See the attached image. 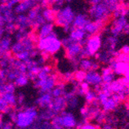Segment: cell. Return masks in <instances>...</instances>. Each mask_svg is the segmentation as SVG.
I'll return each mask as SVG.
<instances>
[{
  "label": "cell",
  "mask_w": 129,
  "mask_h": 129,
  "mask_svg": "<svg viewBox=\"0 0 129 129\" xmlns=\"http://www.w3.org/2000/svg\"><path fill=\"white\" fill-rule=\"evenodd\" d=\"M61 47V40L57 37L55 31L47 37L39 39L37 41V48L42 52L44 59L49 55L58 53Z\"/></svg>",
  "instance_id": "cell-1"
},
{
  "label": "cell",
  "mask_w": 129,
  "mask_h": 129,
  "mask_svg": "<svg viewBox=\"0 0 129 129\" xmlns=\"http://www.w3.org/2000/svg\"><path fill=\"white\" fill-rule=\"evenodd\" d=\"M38 117V111L36 107H27L17 112L14 123L18 129H28L33 125Z\"/></svg>",
  "instance_id": "cell-2"
},
{
  "label": "cell",
  "mask_w": 129,
  "mask_h": 129,
  "mask_svg": "<svg viewBox=\"0 0 129 129\" xmlns=\"http://www.w3.org/2000/svg\"><path fill=\"white\" fill-rule=\"evenodd\" d=\"M75 13L70 6L61 7L57 11L54 24L57 26L63 28L66 32H69L75 17Z\"/></svg>",
  "instance_id": "cell-3"
},
{
  "label": "cell",
  "mask_w": 129,
  "mask_h": 129,
  "mask_svg": "<svg viewBox=\"0 0 129 129\" xmlns=\"http://www.w3.org/2000/svg\"><path fill=\"white\" fill-rule=\"evenodd\" d=\"M102 46V39L99 35L89 36L83 46V50L80 54V59L88 58L89 57L94 56Z\"/></svg>",
  "instance_id": "cell-4"
},
{
  "label": "cell",
  "mask_w": 129,
  "mask_h": 129,
  "mask_svg": "<svg viewBox=\"0 0 129 129\" xmlns=\"http://www.w3.org/2000/svg\"><path fill=\"white\" fill-rule=\"evenodd\" d=\"M62 47L64 48V52L68 58L74 62H77L80 58V54L83 48V45L80 43H76L70 40L69 37L61 40Z\"/></svg>",
  "instance_id": "cell-5"
},
{
  "label": "cell",
  "mask_w": 129,
  "mask_h": 129,
  "mask_svg": "<svg viewBox=\"0 0 129 129\" xmlns=\"http://www.w3.org/2000/svg\"><path fill=\"white\" fill-rule=\"evenodd\" d=\"M91 6L89 10V14L94 21H102L106 22L108 19L110 11H109L106 1H91Z\"/></svg>",
  "instance_id": "cell-6"
},
{
  "label": "cell",
  "mask_w": 129,
  "mask_h": 129,
  "mask_svg": "<svg viewBox=\"0 0 129 129\" xmlns=\"http://www.w3.org/2000/svg\"><path fill=\"white\" fill-rule=\"evenodd\" d=\"M51 124L53 125L60 126L64 129H73L76 127L77 122L73 113L64 110L56 115L51 120Z\"/></svg>",
  "instance_id": "cell-7"
},
{
  "label": "cell",
  "mask_w": 129,
  "mask_h": 129,
  "mask_svg": "<svg viewBox=\"0 0 129 129\" xmlns=\"http://www.w3.org/2000/svg\"><path fill=\"white\" fill-rule=\"evenodd\" d=\"M35 48V42L28 36L21 40L16 41L12 44L10 51L14 55L23 52V51H33Z\"/></svg>",
  "instance_id": "cell-8"
},
{
  "label": "cell",
  "mask_w": 129,
  "mask_h": 129,
  "mask_svg": "<svg viewBox=\"0 0 129 129\" xmlns=\"http://www.w3.org/2000/svg\"><path fill=\"white\" fill-rule=\"evenodd\" d=\"M57 81V76L54 74H51L45 80H36L35 81V87L40 89V93H50L52 89L56 86Z\"/></svg>",
  "instance_id": "cell-9"
},
{
  "label": "cell",
  "mask_w": 129,
  "mask_h": 129,
  "mask_svg": "<svg viewBox=\"0 0 129 129\" xmlns=\"http://www.w3.org/2000/svg\"><path fill=\"white\" fill-rule=\"evenodd\" d=\"M38 5L36 1H31V0H24V1H19L17 5L14 7V12L18 14H24V13H28L31 9H32Z\"/></svg>",
  "instance_id": "cell-10"
},
{
  "label": "cell",
  "mask_w": 129,
  "mask_h": 129,
  "mask_svg": "<svg viewBox=\"0 0 129 129\" xmlns=\"http://www.w3.org/2000/svg\"><path fill=\"white\" fill-rule=\"evenodd\" d=\"M109 68H111L113 73L117 75H125L129 69V64L125 62L117 61L115 58L109 61Z\"/></svg>",
  "instance_id": "cell-11"
},
{
  "label": "cell",
  "mask_w": 129,
  "mask_h": 129,
  "mask_svg": "<svg viewBox=\"0 0 129 129\" xmlns=\"http://www.w3.org/2000/svg\"><path fill=\"white\" fill-rule=\"evenodd\" d=\"M69 33V38L70 40H72L73 41L76 43H80L84 46L86 39L87 38V33L85 32L84 29L72 28Z\"/></svg>",
  "instance_id": "cell-12"
},
{
  "label": "cell",
  "mask_w": 129,
  "mask_h": 129,
  "mask_svg": "<svg viewBox=\"0 0 129 129\" xmlns=\"http://www.w3.org/2000/svg\"><path fill=\"white\" fill-rule=\"evenodd\" d=\"M105 24L104 21H90L84 27V31L89 36H94V35H98V32L103 28Z\"/></svg>",
  "instance_id": "cell-13"
},
{
  "label": "cell",
  "mask_w": 129,
  "mask_h": 129,
  "mask_svg": "<svg viewBox=\"0 0 129 129\" xmlns=\"http://www.w3.org/2000/svg\"><path fill=\"white\" fill-rule=\"evenodd\" d=\"M84 81L90 86H99L102 83V76L97 71H89L86 73V76Z\"/></svg>",
  "instance_id": "cell-14"
},
{
  "label": "cell",
  "mask_w": 129,
  "mask_h": 129,
  "mask_svg": "<svg viewBox=\"0 0 129 129\" xmlns=\"http://www.w3.org/2000/svg\"><path fill=\"white\" fill-rule=\"evenodd\" d=\"M127 24V22L124 17H120L115 19V21H113V25H112V28H111V32L113 34V36L117 37L120 33H122L124 28L125 27V25Z\"/></svg>",
  "instance_id": "cell-15"
},
{
  "label": "cell",
  "mask_w": 129,
  "mask_h": 129,
  "mask_svg": "<svg viewBox=\"0 0 129 129\" xmlns=\"http://www.w3.org/2000/svg\"><path fill=\"white\" fill-rule=\"evenodd\" d=\"M66 100L64 99V97H60V98L53 99V101L51 102V105L50 106V109L52 110L56 115L64 111V109L66 108Z\"/></svg>",
  "instance_id": "cell-16"
},
{
  "label": "cell",
  "mask_w": 129,
  "mask_h": 129,
  "mask_svg": "<svg viewBox=\"0 0 129 129\" xmlns=\"http://www.w3.org/2000/svg\"><path fill=\"white\" fill-rule=\"evenodd\" d=\"M14 24L19 30H26L31 27V21L28 19L27 15L18 14L15 17Z\"/></svg>",
  "instance_id": "cell-17"
},
{
  "label": "cell",
  "mask_w": 129,
  "mask_h": 129,
  "mask_svg": "<svg viewBox=\"0 0 129 129\" xmlns=\"http://www.w3.org/2000/svg\"><path fill=\"white\" fill-rule=\"evenodd\" d=\"M54 32V23H44L38 29V37L39 39H43L50 36Z\"/></svg>",
  "instance_id": "cell-18"
},
{
  "label": "cell",
  "mask_w": 129,
  "mask_h": 129,
  "mask_svg": "<svg viewBox=\"0 0 129 129\" xmlns=\"http://www.w3.org/2000/svg\"><path fill=\"white\" fill-rule=\"evenodd\" d=\"M12 44V39L9 35L3 36L0 40V57L4 56L10 53Z\"/></svg>",
  "instance_id": "cell-19"
},
{
  "label": "cell",
  "mask_w": 129,
  "mask_h": 129,
  "mask_svg": "<svg viewBox=\"0 0 129 129\" xmlns=\"http://www.w3.org/2000/svg\"><path fill=\"white\" fill-rule=\"evenodd\" d=\"M90 21V19L86 14H78L75 15L74 20L72 24V28H81L83 29L86 24Z\"/></svg>",
  "instance_id": "cell-20"
},
{
  "label": "cell",
  "mask_w": 129,
  "mask_h": 129,
  "mask_svg": "<svg viewBox=\"0 0 129 129\" xmlns=\"http://www.w3.org/2000/svg\"><path fill=\"white\" fill-rule=\"evenodd\" d=\"M52 101H53V97L51 96L50 93H43L37 99L36 103L40 107L47 109L50 108Z\"/></svg>",
  "instance_id": "cell-21"
},
{
  "label": "cell",
  "mask_w": 129,
  "mask_h": 129,
  "mask_svg": "<svg viewBox=\"0 0 129 129\" xmlns=\"http://www.w3.org/2000/svg\"><path fill=\"white\" fill-rule=\"evenodd\" d=\"M57 10H55L54 8L47 7L43 8L41 11V15L43 17L44 21L47 23H54L56 18Z\"/></svg>",
  "instance_id": "cell-22"
},
{
  "label": "cell",
  "mask_w": 129,
  "mask_h": 129,
  "mask_svg": "<svg viewBox=\"0 0 129 129\" xmlns=\"http://www.w3.org/2000/svg\"><path fill=\"white\" fill-rule=\"evenodd\" d=\"M94 62V61H91L89 58H82L79 61V67L80 70H83L84 72L87 73L89 71L92 70Z\"/></svg>",
  "instance_id": "cell-23"
},
{
  "label": "cell",
  "mask_w": 129,
  "mask_h": 129,
  "mask_svg": "<svg viewBox=\"0 0 129 129\" xmlns=\"http://www.w3.org/2000/svg\"><path fill=\"white\" fill-rule=\"evenodd\" d=\"M0 97L3 99L6 102L8 103V105L11 106L12 108L17 104V97L14 94V93H3L0 94Z\"/></svg>",
  "instance_id": "cell-24"
},
{
  "label": "cell",
  "mask_w": 129,
  "mask_h": 129,
  "mask_svg": "<svg viewBox=\"0 0 129 129\" xmlns=\"http://www.w3.org/2000/svg\"><path fill=\"white\" fill-rule=\"evenodd\" d=\"M117 105L118 104L113 99L112 97H109V98L108 99V100L102 105L103 111H104L105 113H107V112H109V111H113L116 108H117Z\"/></svg>",
  "instance_id": "cell-25"
},
{
  "label": "cell",
  "mask_w": 129,
  "mask_h": 129,
  "mask_svg": "<svg viewBox=\"0 0 129 129\" xmlns=\"http://www.w3.org/2000/svg\"><path fill=\"white\" fill-rule=\"evenodd\" d=\"M50 93L51 96L53 97V99L63 97L64 93H66V91H64V86L63 84H58L57 86H55Z\"/></svg>",
  "instance_id": "cell-26"
},
{
  "label": "cell",
  "mask_w": 129,
  "mask_h": 129,
  "mask_svg": "<svg viewBox=\"0 0 129 129\" xmlns=\"http://www.w3.org/2000/svg\"><path fill=\"white\" fill-rule=\"evenodd\" d=\"M51 71H52V69H51L50 66H44L43 67H41V69L40 71V73L37 75V79L36 80H45L47 79L48 76H50L51 74Z\"/></svg>",
  "instance_id": "cell-27"
},
{
  "label": "cell",
  "mask_w": 129,
  "mask_h": 129,
  "mask_svg": "<svg viewBox=\"0 0 129 129\" xmlns=\"http://www.w3.org/2000/svg\"><path fill=\"white\" fill-rule=\"evenodd\" d=\"M28 81L29 79L27 74H20L14 82V85L17 87H24L28 84Z\"/></svg>",
  "instance_id": "cell-28"
},
{
  "label": "cell",
  "mask_w": 129,
  "mask_h": 129,
  "mask_svg": "<svg viewBox=\"0 0 129 129\" xmlns=\"http://www.w3.org/2000/svg\"><path fill=\"white\" fill-rule=\"evenodd\" d=\"M40 14H41V6H39V4H38L28 12L27 17H28V19L31 21H34Z\"/></svg>",
  "instance_id": "cell-29"
},
{
  "label": "cell",
  "mask_w": 129,
  "mask_h": 129,
  "mask_svg": "<svg viewBox=\"0 0 129 129\" xmlns=\"http://www.w3.org/2000/svg\"><path fill=\"white\" fill-rule=\"evenodd\" d=\"M12 111V107L8 105L3 99L0 97V113H9Z\"/></svg>",
  "instance_id": "cell-30"
},
{
  "label": "cell",
  "mask_w": 129,
  "mask_h": 129,
  "mask_svg": "<svg viewBox=\"0 0 129 129\" xmlns=\"http://www.w3.org/2000/svg\"><path fill=\"white\" fill-rule=\"evenodd\" d=\"M15 87L16 86L14 85V83H13L11 82H10L8 83H4L3 85L0 94H3V93H14Z\"/></svg>",
  "instance_id": "cell-31"
},
{
  "label": "cell",
  "mask_w": 129,
  "mask_h": 129,
  "mask_svg": "<svg viewBox=\"0 0 129 129\" xmlns=\"http://www.w3.org/2000/svg\"><path fill=\"white\" fill-rule=\"evenodd\" d=\"M85 76H86V72L83 70H78L73 74V79L75 81H76L77 83H82L85 80Z\"/></svg>",
  "instance_id": "cell-32"
},
{
  "label": "cell",
  "mask_w": 129,
  "mask_h": 129,
  "mask_svg": "<svg viewBox=\"0 0 129 129\" xmlns=\"http://www.w3.org/2000/svg\"><path fill=\"white\" fill-rule=\"evenodd\" d=\"M85 100L88 104H91V103L97 99V93L91 90H89L87 92L84 94Z\"/></svg>",
  "instance_id": "cell-33"
},
{
  "label": "cell",
  "mask_w": 129,
  "mask_h": 129,
  "mask_svg": "<svg viewBox=\"0 0 129 129\" xmlns=\"http://www.w3.org/2000/svg\"><path fill=\"white\" fill-rule=\"evenodd\" d=\"M78 103H79V100L76 95L66 100L67 106L71 109H75L77 106H78Z\"/></svg>",
  "instance_id": "cell-34"
},
{
  "label": "cell",
  "mask_w": 129,
  "mask_h": 129,
  "mask_svg": "<svg viewBox=\"0 0 129 129\" xmlns=\"http://www.w3.org/2000/svg\"><path fill=\"white\" fill-rule=\"evenodd\" d=\"M117 37H114V36H110L107 39V44H108V47L110 49V50H114L116 46H117Z\"/></svg>",
  "instance_id": "cell-35"
},
{
  "label": "cell",
  "mask_w": 129,
  "mask_h": 129,
  "mask_svg": "<svg viewBox=\"0 0 129 129\" xmlns=\"http://www.w3.org/2000/svg\"><path fill=\"white\" fill-rule=\"evenodd\" d=\"M102 83H106V84H110V83L114 80V73H109L107 75L102 76Z\"/></svg>",
  "instance_id": "cell-36"
},
{
  "label": "cell",
  "mask_w": 129,
  "mask_h": 129,
  "mask_svg": "<svg viewBox=\"0 0 129 129\" xmlns=\"http://www.w3.org/2000/svg\"><path fill=\"white\" fill-rule=\"evenodd\" d=\"M106 117H107L106 113H105L104 111H100L99 114L95 117V119L98 123L101 124V123H103V122L106 120Z\"/></svg>",
  "instance_id": "cell-37"
},
{
  "label": "cell",
  "mask_w": 129,
  "mask_h": 129,
  "mask_svg": "<svg viewBox=\"0 0 129 129\" xmlns=\"http://www.w3.org/2000/svg\"><path fill=\"white\" fill-rule=\"evenodd\" d=\"M0 129H14V125L10 121H0Z\"/></svg>",
  "instance_id": "cell-38"
},
{
  "label": "cell",
  "mask_w": 129,
  "mask_h": 129,
  "mask_svg": "<svg viewBox=\"0 0 129 129\" xmlns=\"http://www.w3.org/2000/svg\"><path fill=\"white\" fill-rule=\"evenodd\" d=\"M16 25L14 23H10V24H6V26H5V28H4V31H6L8 32V33H12L13 31H14L15 29H16Z\"/></svg>",
  "instance_id": "cell-39"
},
{
  "label": "cell",
  "mask_w": 129,
  "mask_h": 129,
  "mask_svg": "<svg viewBox=\"0 0 129 129\" xmlns=\"http://www.w3.org/2000/svg\"><path fill=\"white\" fill-rule=\"evenodd\" d=\"M80 129H99V127L90 123H86L84 124H83Z\"/></svg>",
  "instance_id": "cell-40"
},
{
  "label": "cell",
  "mask_w": 129,
  "mask_h": 129,
  "mask_svg": "<svg viewBox=\"0 0 129 129\" xmlns=\"http://www.w3.org/2000/svg\"><path fill=\"white\" fill-rule=\"evenodd\" d=\"M120 54H129V46L127 45H125L123 47L120 49V50L119 51Z\"/></svg>",
  "instance_id": "cell-41"
},
{
  "label": "cell",
  "mask_w": 129,
  "mask_h": 129,
  "mask_svg": "<svg viewBox=\"0 0 129 129\" xmlns=\"http://www.w3.org/2000/svg\"><path fill=\"white\" fill-rule=\"evenodd\" d=\"M9 117H10V119L12 122H14L15 120H16V117H17V112L12 110L11 112H10L9 113Z\"/></svg>",
  "instance_id": "cell-42"
},
{
  "label": "cell",
  "mask_w": 129,
  "mask_h": 129,
  "mask_svg": "<svg viewBox=\"0 0 129 129\" xmlns=\"http://www.w3.org/2000/svg\"><path fill=\"white\" fill-rule=\"evenodd\" d=\"M4 25H5V21H4V19L2 15V14L0 13V28H4Z\"/></svg>",
  "instance_id": "cell-43"
},
{
  "label": "cell",
  "mask_w": 129,
  "mask_h": 129,
  "mask_svg": "<svg viewBox=\"0 0 129 129\" xmlns=\"http://www.w3.org/2000/svg\"><path fill=\"white\" fill-rule=\"evenodd\" d=\"M122 33H124L125 35H127L129 33V24H127L125 25V27L124 28V30H123V32Z\"/></svg>",
  "instance_id": "cell-44"
},
{
  "label": "cell",
  "mask_w": 129,
  "mask_h": 129,
  "mask_svg": "<svg viewBox=\"0 0 129 129\" xmlns=\"http://www.w3.org/2000/svg\"><path fill=\"white\" fill-rule=\"evenodd\" d=\"M102 129H113V126L112 124H105L104 125H103L102 128Z\"/></svg>",
  "instance_id": "cell-45"
},
{
  "label": "cell",
  "mask_w": 129,
  "mask_h": 129,
  "mask_svg": "<svg viewBox=\"0 0 129 129\" xmlns=\"http://www.w3.org/2000/svg\"><path fill=\"white\" fill-rule=\"evenodd\" d=\"M124 78L126 80L127 83H129V69H128L127 72L125 73V75H124Z\"/></svg>",
  "instance_id": "cell-46"
},
{
  "label": "cell",
  "mask_w": 129,
  "mask_h": 129,
  "mask_svg": "<svg viewBox=\"0 0 129 129\" xmlns=\"http://www.w3.org/2000/svg\"><path fill=\"white\" fill-rule=\"evenodd\" d=\"M4 28H0V40L3 37V34H4Z\"/></svg>",
  "instance_id": "cell-47"
},
{
  "label": "cell",
  "mask_w": 129,
  "mask_h": 129,
  "mask_svg": "<svg viewBox=\"0 0 129 129\" xmlns=\"http://www.w3.org/2000/svg\"><path fill=\"white\" fill-rule=\"evenodd\" d=\"M127 91L129 92V83H127Z\"/></svg>",
  "instance_id": "cell-48"
},
{
  "label": "cell",
  "mask_w": 129,
  "mask_h": 129,
  "mask_svg": "<svg viewBox=\"0 0 129 129\" xmlns=\"http://www.w3.org/2000/svg\"><path fill=\"white\" fill-rule=\"evenodd\" d=\"M128 7H129V5H128Z\"/></svg>",
  "instance_id": "cell-49"
}]
</instances>
